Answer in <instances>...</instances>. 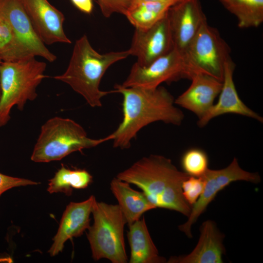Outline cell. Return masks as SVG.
I'll list each match as a JSON object with an SVG mask.
<instances>
[{
	"instance_id": "29",
	"label": "cell",
	"mask_w": 263,
	"mask_h": 263,
	"mask_svg": "<svg viewBox=\"0 0 263 263\" xmlns=\"http://www.w3.org/2000/svg\"><path fill=\"white\" fill-rule=\"evenodd\" d=\"M183 0H133L132 4H136L144 1L171 2L174 4Z\"/></svg>"
},
{
	"instance_id": "5",
	"label": "cell",
	"mask_w": 263,
	"mask_h": 263,
	"mask_svg": "<svg viewBox=\"0 0 263 263\" xmlns=\"http://www.w3.org/2000/svg\"><path fill=\"white\" fill-rule=\"evenodd\" d=\"M109 140H112L110 135L103 138H91L84 128L74 120L55 116L41 126L31 159L38 163L60 160L72 152L93 148Z\"/></svg>"
},
{
	"instance_id": "10",
	"label": "cell",
	"mask_w": 263,
	"mask_h": 263,
	"mask_svg": "<svg viewBox=\"0 0 263 263\" xmlns=\"http://www.w3.org/2000/svg\"><path fill=\"white\" fill-rule=\"evenodd\" d=\"M173 49L174 44L167 14L149 28H135L129 50L130 55L136 56L137 64L145 66Z\"/></svg>"
},
{
	"instance_id": "25",
	"label": "cell",
	"mask_w": 263,
	"mask_h": 263,
	"mask_svg": "<svg viewBox=\"0 0 263 263\" xmlns=\"http://www.w3.org/2000/svg\"><path fill=\"white\" fill-rule=\"evenodd\" d=\"M205 185L203 176H188L182 185L183 197L187 203L192 207L202 193Z\"/></svg>"
},
{
	"instance_id": "1",
	"label": "cell",
	"mask_w": 263,
	"mask_h": 263,
	"mask_svg": "<svg viewBox=\"0 0 263 263\" xmlns=\"http://www.w3.org/2000/svg\"><path fill=\"white\" fill-rule=\"evenodd\" d=\"M114 88L123 100L122 121L110 134L114 148H129L138 132L154 122L179 126L184 120L183 111L174 106L173 96L163 87L125 88L116 84Z\"/></svg>"
},
{
	"instance_id": "18",
	"label": "cell",
	"mask_w": 263,
	"mask_h": 263,
	"mask_svg": "<svg viewBox=\"0 0 263 263\" xmlns=\"http://www.w3.org/2000/svg\"><path fill=\"white\" fill-rule=\"evenodd\" d=\"M110 185L128 225L140 219L145 212L156 208L143 192L132 189L129 183L116 177Z\"/></svg>"
},
{
	"instance_id": "7",
	"label": "cell",
	"mask_w": 263,
	"mask_h": 263,
	"mask_svg": "<svg viewBox=\"0 0 263 263\" xmlns=\"http://www.w3.org/2000/svg\"><path fill=\"white\" fill-rule=\"evenodd\" d=\"M230 53L229 46L218 30L206 21L183 54L186 78L203 74L223 81Z\"/></svg>"
},
{
	"instance_id": "17",
	"label": "cell",
	"mask_w": 263,
	"mask_h": 263,
	"mask_svg": "<svg viewBox=\"0 0 263 263\" xmlns=\"http://www.w3.org/2000/svg\"><path fill=\"white\" fill-rule=\"evenodd\" d=\"M200 237L195 248L186 255L171 257L168 263H223L225 253L223 244L224 235L211 220L204 222L200 227Z\"/></svg>"
},
{
	"instance_id": "26",
	"label": "cell",
	"mask_w": 263,
	"mask_h": 263,
	"mask_svg": "<svg viewBox=\"0 0 263 263\" xmlns=\"http://www.w3.org/2000/svg\"><path fill=\"white\" fill-rule=\"evenodd\" d=\"M133 0H97L103 15L109 18L114 13L125 15Z\"/></svg>"
},
{
	"instance_id": "8",
	"label": "cell",
	"mask_w": 263,
	"mask_h": 263,
	"mask_svg": "<svg viewBox=\"0 0 263 263\" xmlns=\"http://www.w3.org/2000/svg\"><path fill=\"white\" fill-rule=\"evenodd\" d=\"M202 176L205 181L203 191L191 207L188 220L178 226L179 230L184 232L188 238H192V225L206 211L208 205L219 192L233 182L244 181L258 184L261 181V176L258 172H250L242 169L235 157L226 167L220 169H208Z\"/></svg>"
},
{
	"instance_id": "14",
	"label": "cell",
	"mask_w": 263,
	"mask_h": 263,
	"mask_svg": "<svg viewBox=\"0 0 263 263\" xmlns=\"http://www.w3.org/2000/svg\"><path fill=\"white\" fill-rule=\"evenodd\" d=\"M234 69L235 64L230 59L225 66L222 88L218 100L198 120L199 127H205L214 118L227 113L239 114L263 122V117L248 107L240 98L233 80Z\"/></svg>"
},
{
	"instance_id": "2",
	"label": "cell",
	"mask_w": 263,
	"mask_h": 263,
	"mask_svg": "<svg viewBox=\"0 0 263 263\" xmlns=\"http://www.w3.org/2000/svg\"><path fill=\"white\" fill-rule=\"evenodd\" d=\"M188 176L179 170L170 159L151 154L138 160L116 177L140 188L156 207L188 217L191 207L183 197L182 185Z\"/></svg>"
},
{
	"instance_id": "19",
	"label": "cell",
	"mask_w": 263,
	"mask_h": 263,
	"mask_svg": "<svg viewBox=\"0 0 263 263\" xmlns=\"http://www.w3.org/2000/svg\"><path fill=\"white\" fill-rule=\"evenodd\" d=\"M127 237L131 248L130 263H163L166 262L150 236L145 218L129 225Z\"/></svg>"
},
{
	"instance_id": "28",
	"label": "cell",
	"mask_w": 263,
	"mask_h": 263,
	"mask_svg": "<svg viewBox=\"0 0 263 263\" xmlns=\"http://www.w3.org/2000/svg\"><path fill=\"white\" fill-rule=\"evenodd\" d=\"M73 4L80 11L90 14L93 10L92 0H71Z\"/></svg>"
},
{
	"instance_id": "23",
	"label": "cell",
	"mask_w": 263,
	"mask_h": 263,
	"mask_svg": "<svg viewBox=\"0 0 263 263\" xmlns=\"http://www.w3.org/2000/svg\"><path fill=\"white\" fill-rule=\"evenodd\" d=\"M31 56H34L29 53L9 23L0 17V58L2 61H18Z\"/></svg>"
},
{
	"instance_id": "20",
	"label": "cell",
	"mask_w": 263,
	"mask_h": 263,
	"mask_svg": "<svg viewBox=\"0 0 263 263\" xmlns=\"http://www.w3.org/2000/svg\"><path fill=\"white\" fill-rule=\"evenodd\" d=\"M174 4L171 2H141L132 4L125 16L135 28L145 29L163 19Z\"/></svg>"
},
{
	"instance_id": "3",
	"label": "cell",
	"mask_w": 263,
	"mask_h": 263,
	"mask_svg": "<svg viewBox=\"0 0 263 263\" xmlns=\"http://www.w3.org/2000/svg\"><path fill=\"white\" fill-rule=\"evenodd\" d=\"M130 55L129 49L100 54L93 48L84 35L75 41L65 72L53 78L69 85L90 106L99 107L104 96L114 93V90H100L99 85L102 77L111 65Z\"/></svg>"
},
{
	"instance_id": "4",
	"label": "cell",
	"mask_w": 263,
	"mask_h": 263,
	"mask_svg": "<svg viewBox=\"0 0 263 263\" xmlns=\"http://www.w3.org/2000/svg\"><path fill=\"white\" fill-rule=\"evenodd\" d=\"M46 64L35 56L15 61H2L0 65V127L10 119L14 106L22 111L28 100L37 97V88L45 75Z\"/></svg>"
},
{
	"instance_id": "15",
	"label": "cell",
	"mask_w": 263,
	"mask_h": 263,
	"mask_svg": "<svg viewBox=\"0 0 263 263\" xmlns=\"http://www.w3.org/2000/svg\"><path fill=\"white\" fill-rule=\"evenodd\" d=\"M96 200L91 196L84 201L71 202L61 217L58 230L53 239V243L48 253L54 256L61 252L69 239L80 236L90 226V216Z\"/></svg>"
},
{
	"instance_id": "6",
	"label": "cell",
	"mask_w": 263,
	"mask_h": 263,
	"mask_svg": "<svg viewBox=\"0 0 263 263\" xmlns=\"http://www.w3.org/2000/svg\"><path fill=\"white\" fill-rule=\"evenodd\" d=\"M92 213L94 222L89 226L87 238L92 257L104 258L113 263H126L128 257L124 237L126 221L118 205L95 201Z\"/></svg>"
},
{
	"instance_id": "30",
	"label": "cell",
	"mask_w": 263,
	"mask_h": 263,
	"mask_svg": "<svg viewBox=\"0 0 263 263\" xmlns=\"http://www.w3.org/2000/svg\"><path fill=\"white\" fill-rule=\"evenodd\" d=\"M1 62H2V60L0 58V65L1 63ZM0 95H1V93H0Z\"/></svg>"
},
{
	"instance_id": "9",
	"label": "cell",
	"mask_w": 263,
	"mask_h": 263,
	"mask_svg": "<svg viewBox=\"0 0 263 263\" xmlns=\"http://www.w3.org/2000/svg\"><path fill=\"white\" fill-rule=\"evenodd\" d=\"M186 78L183 55L174 49L150 64L142 66L135 63L122 87L156 88L163 82Z\"/></svg>"
},
{
	"instance_id": "22",
	"label": "cell",
	"mask_w": 263,
	"mask_h": 263,
	"mask_svg": "<svg viewBox=\"0 0 263 263\" xmlns=\"http://www.w3.org/2000/svg\"><path fill=\"white\" fill-rule=\"evenodd\" d=\"M92 176L84 169H71L62 164L61 168L49 180L47 191L50 193L72 194L73 189L87 188L92 182Z\"/></svg>"
},
{
	"instance_id": "11",
	"label": "cell",
	"mask_w": 263,
	"mask_h": 263,
	"mask_svg": "<svg viewBox=\"0 0 263 263\" xmlns=\"http://www.w3.org/2000/svg\"><path fill=\"white\" fill-rule=\"evenodd\" d=\"M174 49L183 54L203 24L207 21L200 0H183L167 13Z\"/></svg>"
},
{
	"instance_id": "24",
	"label": "cell",
	"mask_w": 263,
	"mask_h": 263,
	"mask_svg": "<svg viewBox=\"0 0 263 263\" xmlns=\"http://www.w3.org/2000/svg\"><path fill=\"white\" fill-rule=\"evenodd\" d=\"M181 164L183 171L189 176L201 177L208 169V157L204 150L192 148L184 153Z\"/></svg>"
},
{
	"instance_id": "27",
	"label": "cell",
	"mask_w": 263,
	"mask_h": 263,
	"mask_svg": "<svg viewBox=\"0 0 263 263\" xmlns=\"http://www.w3.org/2000/svg\"><path fill=\"white\" fill-rule=\"evenodd\" d=\"M38 183L32 180L8 176L0 173V196L13 188L28 185H36Z\"/></svg>"
},
{
	"instance_id": "12",
	"label": "cell",
	"mask_w": 263,
	"mask_h": 263,
	"mask_svg": "<svg viewBox=\"0 0 263 263\" xmlns=\"http://www.w3.org/2000/svg\"><path fill=\"white\" fill-rule=\"evenodd\" d=\"M0 17L9 23L32 56L50 62L56 60V56L37 34L20 0H0Z\"/></svg>"
},
{
	"instance_id": "13",
	"label": "cell",
	"mask_w": 263,
	"mask_h": 263,
	"mask_svg": "<svg viewBox=\"0 0 263 263\" xmlns=\"http://www.w3.org/2000/svg\"><path fill=\"white\" fill-rule=\"evenodd\" d=\"M38 36L45 45L71 43L66 35L63 14L47 0H20Z\"/></svg>"
},
{
	"instance_id": "21",
	"label": "cell",
	"mask_w": 263,
	"mask_h": 263,
	"mask_svg": "<svg viewBox=\"0 0 263 263\" xmlns=\"http://www.w3.org/2000/svg\"><path fill=\"white\" fill-rule=\"evenodd\" d=\"M234 15L241 28L257 27L263 22V0H219Z\"/></svg>"
},
{
	"instance_id": "16",
	"label": "cell",
	"mask_w": 263,
	"mask_h": 263,
	"mask_svg": "<svg viewBox=\"0 0 263 263\" xmlns=\"http://www.w3.org/2000/svg\"><path fill=\"white\" fill-rule=\"evenodd\" d=\"M190 79V85L174 100V103L192 112L199 119L214 104L223 81L203 74H195Z\"/></svg>"
}]
</instances>
